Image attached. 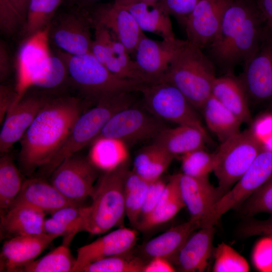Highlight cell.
<instances>
[{
	"instance_id": "cell-23",
	"label": "cell",
	"mask_w": 272,
	"mask_h": 272,
	"mask_svg": "<svg viewBox=\"0 0 272 272\" xmlns=\"http://www.w3.org/2000/svg\"><path fill=\"white\" fill-rule=\"evenodd\" d=\"M75 205L80 204L66 198L46 179L37 176L24 181L19 194L11 206H24L51 214Z\"/></svg>"
},
{
	"instance_id": "cell-29",
	"label": "cell",
	"mask_w": 272,
	"mask_h": 272,
	"mask_svg": "<svg viewBox=\"0 0 272 272\" xmlns=\"http://www.w3.org/2000/svg\"><path fill=\"white\" fill-rule=\"evenodd\" d=\"M208 137L199 129L187 125L165 127L153 139L156 144L174 157L205 149Z\"/></svg>"
},
{
	"instance_id": "cell-44",
	"label": "cell",
	"mask_w": 272,
	"mask_h": 272,
	"mask_svg": "<svg viewBox=\"0 0 272 272\" xmlns=\"http://www.w3.org/2000/svg\"><path fill=\"white\" fill-rule=\"evenodd\" d=\"M260 240L254 248L252 260L259 270L272 271V237Z\"/></svg>"
},
{
	"instance_id": "cell-17",
	"label": "cell",
	"mask_w": 272,
	"mask_h": 272,
	"mask_svg": "<svg viewBox=\"0 0 272 272\" xmlns=\"http://www.w3.org/2000/svg\"><path fill=\"white\" fill-rule=\"evenodd\" d=\"M185 40H153L144 34L132 54L146 84L162 82L175 53Z\"/></svg>"
},
{
	"instance_id": "cell-21",
	"label": "cell",
	"mask_w": 272,
	"mask_h": 272,
	"mask_svg": "<svg viewBox=\"0 0 272 272\" xmlns=\"http://www.w3.org/2000/svg\"><path fill=\"white\" fill-rule=\"evenodd\" d=\"M137 240V230L119 227L79 248L72 272H80L83 267L96 260L128 252L131 251Z\"/></svg>"
},
{
	"instance_id": "cell-18",
	"label": "cell",
	"mask_w": 272,
	"mask_h": 272,
	"mask_svg": "<svg viewBox=\"0 0 272 272\" xmlns=\"http://www.w3.org/2000/svg\"><path fill=\"white\" fill-rule=\"evenodd\" d=\"M231 0H199L186 21V41L205 49L217 35Z\"/></svg>"
},
{
	"instance_id": "cell-27",
	"label": "cell",
	"mask_w": 272,
	"mask_h": 272,
	"mask_svg": "<svg viewBox=\"0 0 272 272\" xmlns=\"http://www.w3.org/2000/svg\"><path fill=\"white\" fill-rule=\"evenodd\" d=\"M211 94L242 123H251L249 100L238 77L233 74L216 77Z\"/></svg>"
},
{
	"instance_id": "cell-35",
	"label": "cell",
	"mask_w": 272,
	"mask_h": 272,
	"mask_svg": "<svg viewBox=\"0 0 272 272\" xmlns=\"http://www.w3.org/2000/svg\"><path fill=\"white\" fill-rule=\"evenodd\" d=\"M150 182L132 170H129L126 175L124 186L125 214L135 228Z\"/></svg>"
},
{
	"instance_id": "cell-16",
	"label": "cell",
	"mask_w": 272,
	"mask_h": 272,
	"mask_svg": "<svg viewBox=\"0 0 272 272\" xmlns=\"http://www.w3.org/2000/svg\"><path fill=\"white\" fill-rule=\"evenodd\" d=\"M92 24L108 29L132 54L144 34L132 14L113 2L94 4L84 8Z\"/></svg>"
},
{
	"instance_id": "cell-30",
	"label": "cell",
	"mask_w": 272,
	"mask_h": 272,
	"mask_svg": "<svg viewBox=\"0 0 272 272\" xmlns=\"http://www.w3.org/2000/svg\"><path fill=\"white\" fill-rule=\"evenodd\" d=\"M87 206L75 205L62 208L45 220L44 233L62 236V244L69 246L76 235L83 231Z\"/></svg>"
},
{
	"instance_id": "cell-32",
	"label": "cell",
	"mask_w": 272,
	"mask_h": 272,
	"mask_svg": "<svg viewBox=\"0 0 272 272\" xmlns=\"http://www.w3.org/2000/svg\"><path fill=\"white\" fill-rule=\"evenodd\" d=\"M200 111L207 126L221 143L240 131L242 122L212 94L204 103Z\"/></svg>"
},
{
	"instance_id": "cell-7",
	"label": "cell",
	"mask_w": 272,
	"mask_h": 272,
	"mask_svg": "<svg viewBox=\"0 0 272 272\" xmlns=\"http://www.w3.org/2000/svg\"><path fill=\"white\" fill-rule=\"evenodd\" d=\"M65 62L69 76L87 99L95 102L118 93L139 92L144 83L119 78L109 72L91 52L71 55L57 53Z\"/></svg>"
},
{
	"instance_id": "cell-14",
	"label": "cell",
	"mask_w": 272,
	"mask_h": 272,
	"mask_svg": "<svg viewBox=\"0 0 272 272\" xmlns=\"http://www.w3.org/2000/svg\"><path fill=\"white\" fill-rule=\"evenodd\" d=\"M53 22L50 24L49 37L61 51L73 55L91 52L92 25L86 9L72 8Z\"/></svg>"
},
{
	"instance_id": "cell-34",
	"label": "cell",
	"mask_w": 272,
	"mask_h": 272,
	"mask_svg": "<svg viewBox=\"0 0 272 272\" xmlns=\"http://www.w3.org/2000/svg\"><path fill=\"white\" fill-rule=\"evenodd\" d=\"M24 181L21 170L10 152L1 154L0 212L5 211L19 194Z\"/></svg>"
},
{
	"instance_id": "cell-33",
	"label": "cell",
	"mask_w": 272,
	"mask_h": 272,
	"mask_svg": "<svg viewBox=\"0 0 272 272\" xmlns=\"http://www.w3.org/2000/svg\"><path fill=\"white\" fill-rule=\"evenodd\" d=\"M174 157L153 143L137 154L132 170L148 181L152 182L161 178Z\"/></svg>"
},
{
	"instance_id": "cell-5",
	"label": "cell",
	"mask_w": 272,
	"mask_h": 272,
	"mask_svg": "<svg viewBox=\"0 0 272 272\" xmlns=\"http://www.w3.org/2000/svg\"><path fill=\"white\" fill-rule=\"evenodd\" d=\"M216 71L202 49L185 40L175 53L162 82L176 87L196 110L200 111L211 95Z\"/></svg>"
},
{
	"instance_id": "cell-51",
	"label": "cell",
	"mask_w": 272,
	"mask_h": 272,
	"mask_svg": "<svg viewBox=\"0 0 272 272\" xmlns=\"http://www.w3.org/2000/svg\"><path fill=\"white\" fill-rule=\"evenodd\" d=\"M258 7L265 21V25L272 33V0H256Z\"/></svg>"
},
{
	"instance_id": "cell-54",
	"label": "cell",
	"mask_w": 272,
	"mask_h": 272,
	"mask_svg": "<svg viewBox=\"0 0 272 272\" xmlns=\"http://www.w3.org/2000/svg\"><path fill=\"white\" fill-rule=\"evenodd\" d=\"M160 0H114L113 2L119 6H127L128 5L141 2H155Z\"/></svg>"
},
{
	"instance_id": "cell-47",
	"label": "cell",
	"mask_w": 272,
	"mask_h": 272,
	"mask_svg": "<svg viewBox=\"0 0 272 272\" xmlns=\"http://www.w3.org/2000/svg\"><path fill=\"white\" fill-rule=\"evenodd\" d=\"M240 231L242 235L245 237L259 235L272 237V214L266 220L249 221L241 227Z\"/></svg>"
},
{
	"instance_id": "cell-15",
	"label": "cell",
	"mask_w": 272,
	"mask_h": 272,
	"mask_svg": "<svg viewBox=\"0 0 272 272\" xmlns=\"http://www.w3.org/2000/svg\"><path fill=\"white\" fill-rule=\"evenodd\" d=\"M95 30L91 52L109 72L124 79L146 84L145 79L124 46L107 28L92 24Z\"/></svg>"
},
{
	"instance_id": "cell-9",
	"label": "cell",
	"mask_w": 272,
	"mask_h": 272,
	"mask_svg": "<svg viewBox=\"0 0 272 272\" xmlns=\"http://www.w3.org/2000/svg\"><path fill=\"white\" fill-rule=\"evenodd\" d=\"M139 92L144 106L160 119L195 127L208 137L196 109L173 85L166 82L144 84Z\"/></svg>"
},
{
	"instance_id": "cell-2",
	"label": "cell",
	"mask_w": 272,
	"mask_h": 272,
	"mask_svg": "<svg viewBox=\"0 0 272 272\" xmlns=\"http://www.w3.org/2000/svg\"><path fill=\"white\" fill-rule=\"evenodd\" d=\"M265 27L256 0H231L206 54L216 70L233 74L236 66L243 64L254 52Z\"/></svg>"
},
{
	"instance_id": "cell-10",
	"label": "cell",
	"mask_w": 272,
	"mask_h": 272,
	"mask_svg": "<svg viewBox=\"0 0 272 272\" xmlns=\"http://www.w3.org/2000/svg\"><path fill=\"white\" fill-rule=\"evenodd\" d=\"M272 176V149L260 151L233 186L214 206L202 228L213 227L223 215L242 204Z\"/></svg>"
},
{
	"instance_id": "cell-25",
	"label": "cell",
	"mask_w": 272,
	"mask_h": 272,
	"mask_svg": "<svg viewBox=\"0 0 272 272\" xmlns=\"http://www.w3.org/2000/svg\"><path fill=\"white\" fill-rule=\"evenodd\" d=\"M45 214L26 206H11L1 212V239L44 233Z\"/></svg>"
},
{
	"instance_id": "cell-19",
	"label": "cell",
	"mask_w": 272,
	"mask_h": 272,
	"mask_svg": "<svg viewBox=\"0 0 272 272\" xmlns=\"http://www.w3.org/2000/svg\"><path fill=\"white\" fill-rule=\"evenodd\" d=\"M178 175L181 196L190 219L197 222L199 229L202 228L224 193L210 183L209 176L195 177L182 173Z\"/></svg>"
},
{
	"instance_id": "cell-12",
	"label": "cell",
	"mask_w": 272,
	"mask_h": 272,
	"mask_svg": "<svg viewBox=\"0 0 272 272\" xmlns=\"http://www.w3.org/2000/svg\"><path fill=\"white\" fill-rule=\"evenodd\" d=\"M238 77L249 102L272 101V33L265 25L260 41L253 54L243 64Z\"/></svg>"
},
{
	"instance_id": "cell-3",
	"label": "cell",
	"mask_w": 272,
	"mask_h": 272,
	"mask_svg": "<svg viewBox=\"0 0 272 272\" xmlns=\"http://www.w3.org/2000/svg\"><path fill=\"white\" fill-rule=\"evenodd\" d=\"M50 26L28 36L20 48L14 88L16 97L12 107L26 94L30 88H54L63 80V65L51 54L49 47Z\"/></svg>"
},
{
	"instance_id": "cell-31",
	"label": "cell",
	"mask_w": 272,
	"mask_h": 272,
	"mask_svg": "<svg viewBox=\"0 0 272 272\" xmlns=\"http://www.w3.org/2000/svg\"><path fill=\"white\" fill-rule=\"evenodd\" d=\"M90 145L87 157L100 171L113 169L129 160L127 144L121 140L98 137Z\"/></svg>"
},
{
	"instance_id": "cell-38",
	"label": "cell",
	"mask_w": 272,
	"mask_h": 272,
	"mask_svg": "<svg viewBox=\"0 0 272 272\" xmlns=\"http://www.w3.org/2000/svg\"><path fill=\"white\" fill-rule=\"evenodd\" d=\"M131 251L96 260L83 267L80 272H143L147 262Z\"/></svg>"
},
{
	"instance_id": "cell-4",
	"label": "cell",
	"mask_w": 272,
	"mask_h": 272,
	"mask_svg": "<svg viewBox=\"0 0 272 272\" xmlns=\"http://www.w3.org/2000/svg\"><path fill=\"white\" fill-rule=\"evenodd\" d=\"M135 93L122 92L103 98L94 107L83 111L50 162L38 171V176L45 179L50 177L63 161L91 144L115 113L134 104Z\"/></svg>"
},
{
	"instance_id": "cell-28",
	"label": "cell",
	"mask_w": 272,
	"mask_h": 272,
	"mask_svg": "<svg viewBox=\"0 0 272 272\" xmlns=\"http://www.w3.org/2000/svg\"><path fill=\"white\" fill-rule=\"evenodd\" d=\"M123 7L132 14L143 31L154 33L164 40L176 39L170 15L160 1L137 3Z\"/></svg>"
},
{
	"instance_id": "cell-43",
	"label": "cell",
	"mask_w": 272,
	"mask_h": 272,
	"mask_svg": "<svg viewBox=\"0 0 272 272\" xmlns=\"http://www.w3.org/2000/svg\"><path fill=\"white\" fill-rule=\"evenodd\" d=\"M24 20L10 0H0V28L7 36L13 35Z\"/></svg>"
},
{
	"instance_id": "cell-20",
	"label": "cell",
	"mask_w": 272,
	"mask_h": 272,
	"mask_svg": "<svg viewBox=\"0 0 272 272\" xmlns=\"http://www.w3.org/2000/svg\"><path fill=\"white\" fill-rule=\"evenodd\" d=\"M48 97L26 94L7 112L0 132L1 154L10 152L20 141Z\"/></svg>"
},
{
	"instance_id": "cell-52",
	"label": "cell",
	"mask_w": 272,
	"mask_h": 272,
	"mask_svg": "<svg viewBox=\"0 0 272 272\" xmlns=\"http://www.w3.org/2000/svg\"><path fill=\"white\" fill-rule=\"evenodd\" d=\"M101 0H62L69 4L71 8L84 9L98 3Z\"/></svg>"
},
{
	"instance_id": "cell-49",
	"label": "cell",
	"mask_w": 272,
	"mask_h": 272,
	"mask_svg": "<svg viewBox=\"0 0 272 272\" xmlns=\"http://www.w3.org/2000/svg\"><path fill=\"white\" fill-rule=\"evenodd\" d=\"M175 269L170 262L164 258L155 257L146 264L143 272H173Z\"/></svg>"
},
{
	"instance_id": "cell-40",
	"label": "cell",
	"mask_w": 272,
	"mask_h": 272,
	"mask_svg": "<svg viewBox=\"0 0 272 272\" xmlns=\"http://www.w3.org/2000/svg\"><path fill=\"white\" fill-rule=\"evenodd\" d=\"M184 207V203L180 191L169 201L157 205L147 217L137 225L135 228L143 231L150 230L171 220Z\"/></svg>"
},
{
	"instance_id": "cell-11",
	"label": "cell",
	"mask_w": 272,
	"mask_h": 272,
	"mask_svg": "<svg viewBox=\"0 0 272 272\" xmlns=\"http://www.w3.org/2000/svg\"><path fill=\"white\" fill-rule=\"evenodd\" d=\"M100 171L79 152L63 161L50 176L49 182L66 198L82 205L91 197Z\"/></svg>"
},
{
	"instance_id": "cell-6",
	"label": "cell",
	"mask_w": 272,
	"mask_h": 272,
	"mask_svg": "<svg viewBox=\"0 0 272 272\" xmlns=\"http://www.w3.org/2000/svg\"><path fill=\"white\" fill-rule=\"evenodd\" d=\"M129 165L128 160L99 175L90 197L91 203L87 206L83 231L97 235L123 227L126 216L124 186Z\"/></svg>"
},
{
	"instance_id": "cell-48",
	"label": "cell",
	"mask_w": 272,
	"mask_h": 272,
	"mask_svg": "<svg viewBox=\"0 0 272 272\" xmlns=\"http://www.w3.org/2000/svg\"><path fill=\"white\" fill-rule=\"evenodd\" d=\"M16 97L15 89L1 85L0 87V122L3 121L7 112L13 105Z\"/></svg>"
},
{
	"instance_id": "cell-55",
	"label": "cell",
	"mask_w": 272,
	"mask_h": 272,
	"mask_svg": "<svg viewBox=\"0 0 272 272\" xmlns=\"http://www.w3.org/2000/svg\"><path fill=\"white\" fill-rule=\"evenodd\" d=\"M271 114H272V105H271Z\"/></svg>"
},
{
	"instance_id": "cell-39",
	"label": "cell",
	"mask_w": 272,
	"mask_h": 272,
	"mask_svg": "<svg viewBox=\"0 0 272 272\" xmlns=\"http://www.w3.org/2000/svg\"><path fill=\"white\" fill-rule=\"evenodd\" d=\"M182 173L195 177L209 176L215 168L216 152L209 153L205 149L195 150L181 156Z\"/></svg>"
},
{
	"instance_id": "cell-13",
	"label": "cell",
	"mask_w": 272,
	"mask_h": 272,
	"mask_svg": "<svg viewBox=\"0 0 272 272\" xmlns=\"http://www.w3.org/2000/svg\"><path fill=\"white\" fill-rule=\"evenodd\" d=\"M165 127L163 121L146 108L133 104L115 113L98 137L118 139L128 144L154 139Z\"/></svg>"
},
{
	"instance_id": "cell-24",
	"label": "cell",
	"mask_w": 272,
	"mask_h": 272,
	"mask_svg": "<svg viewBox=\"0 0 272 272\" xmlns=\"http://www.w3.org/2000/svg\"><path fill=\"white\" fill-rule=\"evenodd\" d=\"M215 232L214 226L193 232L171 261H174L181 271H205L212 254Z\"/></svg>"
},
{
	"instance_id": "cell-8",
	"label": "cell",
	"mask_w": 272,
	"mask_h": 272,
	"mask_svg": "<svg viewBox=\"0 0 272 272\" xmlns=\"http://www.w3.org/2000/svg\"><path fill=\"white\" fill-rule=\"evenodd\" d=\"M265 147L253 127L221 143L216 152L217 161L214 172L224 194L241 177Z\"/></svg>"
},
{
	"instance_id": "cell-26",
	"label": "cell",
	"mask_w": 272,
	"mask_h": 272,
	"mask_svg": "<svg viewBox=\"0 0 272 272\" xmlns=\"http://www.w3.org/2000/svg\"><path fill=\"white\" fill-rule=\"evenodd\" d=\"M199 229V224L190 220L173 227L150 240L140 248L141 257L144 260L161 257L171 261L178 252L189 236Z\"/></svg>"
},
{
	"instance_id": "cell-46",
	"label": "cell",
	"mask_w": 272,
	"mask_h": 272,
	"mask_svg": "<svg viewBox=\"0 0 272 272\" xmlns=\"http://www.w3.org/2000/svg\"><path fill=\"white\" fill-rule=\"evenodd\" d=\"M166 11L176 19L182 26H185L187 19L199 0H160Z\"/></svg>"
},
{
	"instance_id": "cell-42",
	"label": "cell",
	"mask_w": 272,
	"mask_h": 272,
	"mask_svg": "<svg viewBox=\"0 0 272 272\" xmlns=\"http://www.w3.org/2000/svg\"><path fill=\"white\" fill-rule=\"evenodd\" d=\"M242 206L243 213L248 216L262 213L272 214V176Z\"/></svg>"
},
{
	"instance_id": "cell-53",
	"label": "cell",
	"mask_w": 272,
	"mask_h": 272,
	"mask_svg": "<svg viewBox=\"0 0 272 272\" xmlns=\"http://www.w3.org/2000/svg\"><path fill=\"white\" fill-rule=\"evenodd\" d=\"M25 21L26 13L30 0H10Z\"/></svg>"
},
{
	"instance_id": "cell-50",
	"label": "cell",
	"mask_w": 272,
	"mask_h": 272,
	"mask_svg": "<svg viewBox=\"0 0 272 272\" xmlns=\"http://www.w3.org/2000/svg\"><path fill=\"white\" fill-rule=\"evenodd\" d=\"M10 71V59L7 47L3 42L0 43V79L3 82L9 76Z\"/></svg>"
},
{
	"instance_id": "cell-45",
	"label": "cell",
	"mask_w": 272,
	"mask_h": 272,
	"mask_svg": "<svg viewBox=\"0 0 272 272\" xmlns=\"http://www.w3.org/2000/svg\"><path fill=\"white\" fill-rule=\"evenodd\" d=\"M166 183L161 178L150 183L137 225L155 210Z\"/></svg>"
},
{
	"instance_id": "cell-22",
	"label": "cell",
	"mask_w": 272,
	"mask_h": 272,
	"mask_svg": "<svg viewBox=\"0 0 272 272\" xmlns=\"http://www.w3.org/2000/svg\"><path fill=\"white\" fill-rule=\"evenodd\" d=\"M43 233L8 239L3 244L0 254V271L18 272L34 260L57 238Z\"/></svg>"
},
{
	"instance_id": "cell-37",
	"label": "cell",
	"mask_w": 272,
	"mask_h": 272,
	"mask_svg": "<svg viewBox=\"0 0 272 272\" xmlns=\"http://www.w3.org/2000/svg\"><path fill=\"white\" fill-rule=\"evenodd\" d=\"M62 0H30L24 32L29 36L50 25Z\"/></svg>"
},
{
	"instance_id": "cell-41",
	"label": "cell",
	"mask_w": 272,
	"mask_h": 272,
	"mask_svg": "<svg viewBox=\"0 0 272 272\" xmlns=\"http://www.w3.org/2000/svg\"><path fill=\"white\" fill-rule=\"evenodd\" d=\"M215 272H247L249 266L247 260L230 246L222 243L215 251Z\"/></svg>"
},
{
	"instance_id": "cell-1",
	"label": "cell",
	"mask_w": 272,
	"mask_h": 272,
	"mask_svg": "<svg viewBox=\"0 0 272 272\" xmlns=\"http://www.w3.org/2000/svg\"><path fill=\"white\" fill-rule=\"evenodd\" d=\"M83 111L79 98L48 97L20 141L18 161L25 175L32 176L50 162Z\"/></svg>"
},
{
	"instance_id": "cell-36",
	"label": "cell",
	"mask_w": 272,
	"mask_h": 272,
	"mask_svg": "<svg viewBox=\"0 0 272 272\" xmlns=\"http://www.w3.org/2000/svg\"><path fill=\"white\" fill-rule=\"evenodd\" d=\"M69 246L62 244L18 272H72L76 263Z\"/></svg>"
}]
</instances>
